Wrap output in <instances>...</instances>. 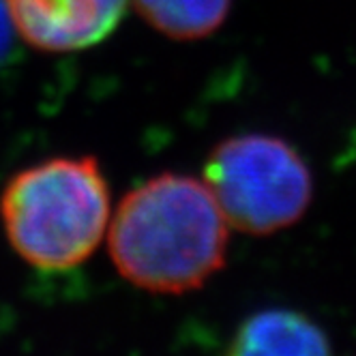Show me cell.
Returning a JSON list of instances; mask_svg holds the SVG:
<instances>
[{"mask_svg": "<svg viewBox=\"0 0 356 356\" xmlns=\"http://www.w3.org/2000/svg\"><path fill=\"white\" fill-rule=\"evenodd\" d=\"M227 227L204 181L161 172L120 200L108 249L129 284L155 294H183L223 268Z\"/></svg>", "mask_w": 356, "mask_h": 356, "instance_id": "6da1fadb", "label": "cell"}, {"mask_svg": "<svg viewBox=\"0 0 356 356\" xmlns=\"http://www.w3.org/2000/svg\"><path fill=\"white\" fill-rule=\"evenodd\" d=\"M5 234L39 270L86 262L110 221L108 178L95 157H54L17 172L0 195Z\"/></svg>", "mask_w": 356, "mask_h": 356, "instance_id": "7a4b0ae2", "label": "cell"}, {"mask_svg": "<svg viewBox=\"0 0 356 356\" xmlns=\"http://www.w3.org/2000/svg\"><path fill=\"white\" fill-rule=\"evenodd\" d=\"M204 183L234 230L268 236L294 225L314 200V174L300 152L270 134L221 140L207 157Z\"/></svg>", "mask_w": 356, "mask_h": 356, "instance_id": "3957f363", "label": "cell"}, {"mask_svg": "<svg viewBox=\"0 0 356 356\" xmlns=\"http://www.w3.org/2000/svg\"><path fill=\"white\" fill-rule=\"evenodd\" d=\"M129 0H7L15 31L45 52H75L101 43Z\"/></svg>", "mask_w": 356, "mask_h": 356, "instance_id": "277c9868", "label": "cell"}, {"mask_svg": "<svg viewBox=\"0 0 356 356\" xmlns=\"http://www.w3.org/2000/svg\"><path fill=\"white\" fill-rule=\"evenodd\" d=\"M225 356H330V343L307 316L266 309L241 324Z\"/></svg>", "mask_w": 356, "mask_h": 356, "instance_id": "5b68a950", "label": "cell"}, {"mask_svg": "<svg viewBox=\"0 0 356 356\" xmlns=\"http://www.w3.org/2000/svg\"><path fill=\"white\" fill-rule=\"evenodd\" d=\"M140 17L174 41L213 35L230 15L232 0H131Z\"/></svg>", "mask_w": 356, "mask_h": 356, "instance_id": "8992f818", "label": "cell"}, {"mask_svg": "<svg viewBox=\"0 0 356 356\" xmlns=\"http://www.w3.org/2000/svg\"><path fill=\"white\" fill-rule=\"evenodd\" d=\"M15 35L17 31H15L11 11L7 7V0H0V65L11 56V49L15 45Z\"/></svg>", "mask_w": 356, "mask_h": 356, "instance_id": "52a82bcc", "label": "cell"}]
</instances>
